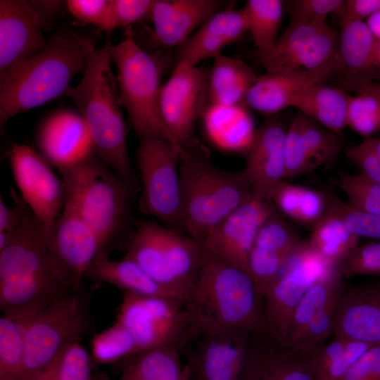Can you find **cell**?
<instances>
[{"label":"cell","mask_w":380,"mask_h":380,"mask_svg":"<svg viewBox=\"0 0 380 380\" xmlns=\"http://www.w3.org/2000/svg\"><path fill=\"white\" fill-rule=\"evenodd\" d=\"M46 44L39 18L30 1H0V82Z\"/></svg>","instance_id":"18"},{"label":"cell","mask_w":380,"mask_h":380,"mask_svg":"<svg viewBox=\"0 0 380 380\" xmlns=\"http://www.w3.org/2000/svg\"><path fill=\"white\" fill-rule=\"evenodd\" d=\"M181 156L180 151L161 136L139 138L136 151L141 185L139 208L165 227L186 234L180 194Z\"/></svg>","instance_id":"10"},{"label":"cell","mask_w":380,"mask_h":380,"mask_svg":"<svg viewBox=\"0 0 380 380\" xmlns=\"http://www.w3.org/2000/svg\"><path fill=\"white\" fill-rule=\"evenodd\" d=\"M47 241L60 277L73 291L81 290L82 281L93 262L109 254L92 229L65 206L48 231Z\"/></svg>","instance_id":"15"},{"label":"cell","mask_w":380,"mask_h":380,"mask_svg":"<svg viewBox=\"0 0 380 380\" xmlns=\"http://www.w3.org/2000/svg\"><path fill=\"white\" fill-rule=\"evenodd\" d=\"M91 357L80 342L71 345L61 356L58 380H91Z\"/></svg>","instance_id":"47"},{"label":"cell","mask_w":380,"mask_h":380,"mask_svg":"<svg viewBox=\"0 0 380 380\" xmlns=\"http://www.w3.org/2000/svg\"><path fill=\"white\" fill-rule=\"evenodd\" d=\"M89 321L81 290L66 293L24 321L25 356L18 380H30L80 342Z\"/></svg>","instance_id":"9"},{"label":"cell","mask_w":380,"mask_h":380,"mask_svg":"<svg viewBox=\"0 0 380 380\" xmlns=\"http://www.w3.org/2000/svg\"><path fill=\"white\" fill-rule=\"evenodd\" d=\"M215 0H153L148 41L155 52L177 49L212 15L227 8Z\"/></svg>","instance_id":"20"},{"label":"cell","mask_w":380,"mask_h":380,"mask_svg":"<svg viewBox=\"0 0 380 380\" xmlns=\"http://www.w3.org/2000/svg\"><path fill=\"white\" fill-rule=\"evenodd\" d=\"M371 346L360 341L348 340L342 355L319 380H342L352 366Z\"/></svg>","instance_id":"52"},{"label":"cell","mask_w":380,"mask_h":380,"mask_svg":"<svg viewBox=\"0 0 380 380\" xmlns=\"http://www.w3.org/2000/svg\"><path fill=\"white\" fill-rule=\"evenodd\" d=\"M378 64H379V67L380 68V41H379V46H378Z\"/></svg>","instance_id":"63"},{"label":"cell","mask_w":380,"mask_h":380,"mask_svg":"<svg viewBox=\"0 0 380 380\" xmlns=\"http://www.w3.org/2000/svg\"><path fill=\"white\" fill-rule=\"evenodd\" d=\"M342 380H380V345L371 346Z\"/></svg>","instance_id":"53"},{"label":"cell","mask_w":380,"mask_h":380,"mask_svg":"<svg viewBox=\"0 0 380 380\" xmlns=\"http://www.w3.org/2000/svg\"><path fill=\"white\" fill-rule=\"evenodd\" d=\"M125 258L185 300L198 275L201 246L188 234L153 221L136 220Z\"/></svg>","instance_id":"7"},{"label":"cell","mask_w":380,"mask_h":380,"mask_svg":"<svg viewBox=\"0 0 380 380\" xmlns=\"http://www.w3.org/2000/svg\"><path fill=\"white\" fill-rule=\"evenodd\" d=\"M338 35L327 20L291 22L271 49L255 52L254 60L267 72L331 74Z\"/></svg>","instance_id":"12"},{"label":"cell","mask_w":380,"mask_h":380,"mask_svg":"<svg viewBox=\"0 0 380 380\" xmlns=\"http://www.w3.org/2000/svg\"><path fill=\"white\" fill-rule=\"evenodd\" d=\"M9 161L20 196L49 231L65 201V189L51 165L35 149L13 144Z\"/></svg>","instance_id":"16"},{"label":"cell","mask_w":380,"mask_h":380,"mask_svg":"<svg viewBox=\"0 0 380 380\" xmlns=\"http://www.w3.org/2000/svg\"><path fill=\"white\" fill-rule=\"evenodd\" d=\"M348 340L334 337L327 344L318 346L305 354L316 380H319L343 353Z\"/></svg>","instance_id":"50"},{"label":"cell","mask_w":380,"mask_h":380,"mask_svg":"<svg viewBox=\"0 0 380 380\" xmlns=\"http://www.w3.org/2000/svg\"><path fill=\"white\" fill-rule=\"evenodd\" d=\"M359 94H372L380 98V82H369L357 89Z\"/></svg>","instance_id":"59"},{"label":"cell","mask_w":380,"mask_h":380,"mask_svg":"<svg viewBox=\"0 0 380 380\" xmlns=\"http://www.w3.org/2000/svg\"><path fill=\"white\" fill-rule=\"evenodd\" d=\"M348 160L357 169L358 174L380 184V158L363 141L345 151Z\"/></svg>","instance_id":"51"},{"label":"cell","mask_w":380,"mask_h":380,"mask_svg":"<svg viewBox=\"0 0 380 380\" xmlns=\"http://www.w3.org/2000/svg\"><path fill=\"white\" fill-rule=\"evenodd\" d=\"M302 134L315 167L333 162L341 150L342 144L338 135L303 114Z\"/></svg>","instance_id":"41"},{"label":"cell","mask_w":380,"mask_h":380,"mask_svg":"<svg viewBox=\"0 0 380 380\" xmlns=\"http://www.w3.org/2000/svg\"><path fill=\"white\" fill-rule=\"evenodd\" d=\"M332 267L324 263L308 243L289 260L263 298L265 333L279 345L284 347L293 312L305 293Z\"/></svg>","instance_id":"14"},{"label":"cell","mask_w":380,"mask_h":380,"mask_svg":"<svg viewBox=\"0 0 380 380\" xmlns=\"http://www.w3.org/2000/svg\"><path fill=\"white\" fill-rule=\"evenodd\" d=\"M158 53L146 51L132 37L110 46L122 106L136 134L139 138L158 135L168 141L159 113L165 58Z\"/></svg>","instance_id":"8"},{"label":"cell","mask_w":380,"mask_h":380,"mask_svg":"<svg viewBox=\"0 0 380 380\" xmlns=\"http://www.w3.org/2000/svg\"><path fill=\"white\" fill-rule=\"evenodd\" d=\"M20 218V210L18 206L13 203V207H9L0 198V232L13 233L17 227Z\"/></svg>","instance_id":"56"},{"label":"cell","mask_w":380,"mask_h":380,"mask_svg":"<svg viewBox=\"0 0 380 380\" xmlns=\"http://www.w3.org/2000/svg\"><path fill=\"white\" fill-rule=\"evenodd\" d=\"M247 32L248 22L243 8L220 11L208 18L176 49L175 65L184 63L197 66L205 60L214 59Z\"/></svg>","instance_id":"24"},{"label":"cell","mask_w":380,"mask_h":380,"mask_svg":"<svg viewBox=\"0 0 380 380\" xmlns=\"http://www.w3.org/2000/svg\"><path fill=\"white\" fill-rule=\"evenodd\" d=\"M61 356L55 360L47 367L36 374L30 380H58V367Z\"/></svg>","instance_id":"57"},{"label":"cell","mask_w":380,"mask_h":380,"mask_svg":"<svg viewBox=\"0 0 380 380\" xmlns=\"http://www.w3.org/2000/svg\"><path fill=\"white\" fill-rule=\"evenodd\" d=\"M344 1L293 0L284 1L291 22L327 20L332 13L341 12Z\"/></svg>","instance_id":"46"},{"label":"cell","mask_w":380,"mask_h":380,"mask_svg":"<svg viewBox=\"0 0 380 380\" xmlns=\"http://www.w3.org/2000/svg\"><path fill=\"white\" fill-rule=\"evenodd\" d=\"M306 243L275 207L260 227L253 246L292 257Z\"/></svg>","instance_id":"37"},{"label":"cell","mask_w":380,"mask_h":380,"mask_svg":"<svg viewBox=\"0 0 380 380\" xmlns=\"http://www.w3.org/2000/svg\"><path fill=\"white\" fill-rule=\"evenodd\" d=\"M302 126L303 114L300 112L293 119L286 135L284 179L296 177L315 167L303 142Z\"/></svg>","instance_id":"43"},{"label":"cell","mask_w":380,"mask_h":380,"mask_svg":"<svg viewBox=\"0 0 380 380\" xmlns=\"http://www.w3.org/2000/svg\"><path fill=\"white\" fill-rule=\"evenodd\" d=\"M10 194L20 214L8 246L0 252V284L31 296H53L73 291L62 280L48 246V230L22 196Z\"/></svg>","instance_id":"6"},{"label":"cell","mask_w":380,"mask_h":380,"mask_svg":"<svg viewBox=\"0 0 380 380\" xmlns=\"http://www.w3.org/2000/svg\"><path fill=\"white\" fill-rule=\"evenodd\" d=\"M258 77L241 59L222 54L214 58L213 66L208 70V108L243 104Z\"/></svg>","instance_id":"28"},{"label":"cell","mask_w":380,"mask_h":380,"mask_svg":"<svg viewBox=\"0 0 380 380\" xmlns=\"http://www.w3.org/2000/svg\"><path fill=\"white\" fill-rule=\"evenodd\" d=\"M347 126L367 138L380 131V98L369 94L349 96Z\"/></svg>","instance_id":"42"},{"label":"cell","mask_w":380,"mask_h":380,"mask_svg":"<svg viewBox=\"0 0 380 380\" xmlns=\"http://www.w3.org/2000/svg\"><path fill=\"white\" fill-rule=\"evenodd\" d=\"M363 143L380 158V136L378 137H369Z\"/></svg>","instance_id":"60"},{"label":"cell","mask_w":380,"mask_h":380,"mask_svg":"<svg viewBox=\"0 0 380 380\" xmlns=\"http://www.w3.org/2000/svg\"><path fill=\"white\" fill-rule=\"evenodd\" d=\"M153 0H110L111 29L148 20Z\"/></svg>","instance_id":"48"},{"label":"cell","mask_w":380,"mask_h":380,"mask_svg":"<svg viewBox=\"0 0 380 380\" xmlns=\"http://www.w3.org/2000/svg\"><path fill=\"white\" fill-rule=\"evenodd\" d=\"M378 46L379 41L365 22H353L341 27L331 74L348 88L357 91L371 82L366 74L379 67Z\"/></svg>","instance_id":"25"},{"label":"cell","mask_w":380,"mask_h":380,"mask_svg":"<svg viewBox=\"0 0 380 380\" xmlns=\"http://www.w3.org/2000/svg\"><path fill=\"white\" fill-rule=\"evenodd\" d=\"M284 1L280 0H248L243 9L248 22V32L256 52L272 48L281 27Z\"/></svg>","instance_id":"36"},{"label":"cell","mask_w":380,"mask_h":380,"mask_svg":"<svg viewBox=\"0 0 380 380\" xmlns=\"http://www.w3.org/2000/svg\"><path fill=\"white\" fill-rule=\"evenodd\" d=\"M253 334L242 331L210 332L187 346L186 364L195 380H239ZM186 346V347H187Z\"/></svg>","instance_id":"19"},{"label":"cell","mask_w":380,"mask_h":380,"mask_svg":"<svg viewBox=\"0 0 380 380\" xmlns=\"http://www.w3.org/2000/svg\"><path fill=\"white\" fill-rule=\"evenodd\" d=\"M267 337L257 343L252 335L239 380H316L305 354Z\"/></svg>","instance_id":"26"},{"label":"cell","mask_w":380,"mask_h":380,"mask_svg":"<svg viewBox=\"0 0 380 380\" xmlns=\"http://www.w3.org/2000/svg\"><path fill=\"white\" fill-rule=\"evenodd\" d=\"M208 108L221 119L208 109L203 113L205 130L210 139L224 151L245 153L256 132L247 107L241 104Z\"/></svg>","instance_id":"30"},{"label":"cell","mask_w":380,"mask_h":380,"mask_svg":"<svg viewBox=\"0 0 380 380\" xmlns=\"http://www.w3.org/2000/svg\"><path fill=\"white\" fill-rule=\"evenodd\" d=\"M329 77L324 72H267L258 77L243 104L269 117L293 107L297 97L310 87Z\"/></svg>","instance_id":"27"},{"label":"cell","mask_w":380,"mask_h":380,"mask_svg":"<svg viewBox=\"0 0 380 380\" xmlns=\"http://www.w3.org/2000/svg\"><path fill=\"white\" fill-rule=\"evenodd\" d=\"M365 23L374 37L380 41V9L369 16Z\"/></svg>","instance_id":"58"},{"label":"cell","mask_w":380,"mask_h":380,"mask_svg":"<svg viewBox=\"0 0 380 380\" xmlns=\"http://www.w3.org/2000/svg\"><path fill=\"white\" fill-rule=\"evenodd\" d=\"M36 11L42 28L48 29L61 10L65 4L63 1H30Z\"/></svg>","instance_id":"55"},{"label":"cell","mask_w":380,"mask_h":380,"mask_svg":"<svg viewBox=\"0 0 380 380\" xmlns=\"http://www.w3.org/2000/svg\"><path fill=\"white\" fill-rule=\"evenodd\" d=\"M0 380H16V379L13 377H6V378L0 379Z\"/></svg>","instance_id":"64"},{"label":"cell","mask_w":380,"mask_h":380,"mask_svg":"<svg viewBox=\"0 0 380 380\" xmlns=\"http://www.w3.org/2000/svg\"><path fill=\"white\" fill-rule=\"evenodd\" d=\"M95 51L91 37L66 27L54 32L41 51L0 82L1 132L11 118L65 94Z\"/></svg>","instance_id":"4"},{"label":"cell","mask_w":380,"mask_h":380,"mask_svg":"<svg viewBox=\"0 0 380 380\" xmlns=\"http://www.w3.org/2000/svg\"><path fill=\"white\" fill-rule=\"evenodd\" d=\"M359 239L339 217L326 213L313 227L307 243L324 263L335 267L358 246Z\"/></svg>","instance_id":"35"},{"label":"cell","mask_w":380,"mask_h":380,"mask_svg":"<svg viewBox=\"0 0 380 380\" xmlns=\"http://www.w3.org/2000/svg\"><path fill=\"white\" fill-rule=\"evenodd\" d=\"M180 351L170 346L139 351L128 357L120 380H180L184 367Z\"/></svg>","instance_id":"34"},{"label":"cell","mask_w":380,"mask_h":380,"mask_svg":"<svg viewBox=\"0 0 380 380\" xmlns=\"http://www.w3.org/2000/svg\"><path fill=\"white\" fill-rule=\"evenodd\" d=\"M274 208L270 198L253 193L206 234L202 248L248 273V258L258 233Z\"/></svg>","instance_id":"17"},{"label":"cell","mask_w":380,"mask_h":380,"mask_svg":"<svg viewBox=\"0 0 380 380\" xmlns=\"http://www.w3.org/2000/svg\"><path fill=\"white\" fill-rule=\"evenodd\" d=\"M70 208L97 234L110 251L127 248L136 220L132 210L141 189L120 178L91 151L58 170Z\"/></svg>","instance_id":"2"},{"label":"cell","mask_w":380,"mask_h":380,"mask_svg":"<svg viewBox=\"0 0 380 380\" xmlns=\"http://www.w3.org/2000/svg\"><path fill=\"white\" fill-rule=\"evenodd\" d=\"M91 380H110L108 376L106 374H97V375H92Z\"/></svg>","instance_id":"62"},{"label":"cell","mask_w":380,"mask_h":380,"mask_svg":"<svg viewBox=\"0 0 380 380\" xmlns=\"http://www.w3.org/2000/svg\"><path fill=\"white\" fill-rule=\"evenodd\" d=\"M343 279L338 267L336 266L310 287L293 312L285 348L293 349L315 316L332 300L339 298L343 289Z\"/></svg>","instance_id":"32"},{"label":"cell","mask_w":380,"mask_h":380,"mask_svg":"<svg viewBox=\"0 0 380 380\" xmlns=\"http://www.w3.org/2000/svg\"><path fill=\"white\" fill-rule=\"evenodd\" d=\"M180 380H195L193 377L191 371L187 365L184 367L182 375Z\"/></svg>","instance_id":"61"},{"label":"cell","mask_w":380,"mask_h":380,"mask_svg":"<svg viewBox=\"0 0 380 380\" xmlns=\"http://www.w3.org/2000/svg\"><path fill=\"white\" fill-rule=\"evenodd\" d=\"M37 151L58 170L93 151L85 123L78 111L60 109L40 124L36 137Z\"/></svg>","instance_id":"21"},{"label":"cell","mask_w":380,"mask_h":380,"mask_svg":"<svg viewBox=\"0 0 380 380\" xmlns=\"http://www.w3.org/2000/svg\"><path fill=\"white\" fill-rule=\"evenodd\" d=\"M85 277L110 284L123 293L185 301L182 296L155 281L134 261L125 258L121 260H110L108 256L101 257L90 266Z\"/></svg>","instance_id":"29"},{"label":"cell","mask_w":380,"mask_h":380,"mask_svg":"<svg viewBox=\"0 0 380 380\" xmlns=\"http://www.w3.org/2000/svg\"><path fill=\"white\" fill-rule=\"evenodd\" d=\"M116 322L132 336L138 352L163 346L181 350L193 341L185 301L177 298L123 293Z\"/></svg>","instance_id":"11"},{"label":"cell","mask_w":380,"mask_h":380,"mask_svg":"<svg viewBox=\"0 0 380 380\" xmlns=\"http://www.w3.org/2000/svg\"><path fill=\"white\" fill-rule=\"evenodd\" d=\"M262 300L247 272L203 251L185 300L193 341L210 332H265Z\"/></svg>","instance_id":"1"},{"label":"cell","mask_w":380,"mask_h":380,"mask_svg":"<svg viewBox=\"0 0 380 380\" xmlns=\"http://www.w3.org/2000/svg\"><path fill=\"white\" fill-rule=\"evenodd\" d=\"M332 333L348 341L380 345V279L343 289Z\"/></svg>","instance_id":"22"},{"label":"cell","mask_w":380,"mask_h":380,"mask_svg":"<svg viewBox=\"0 0 380 380\" xmlns=\"http://www.w3.org/2000/svg\"><path fill=\"white\" fill-rule=\"evenodd\" d=\"M137 353L138 350L132 336L117 322L94 336L91 341L93 359L99 363L114 362Z\"/></svg>","instance_id":"40"},{"label":"cell","mask_w":380,"mask_h":380,"mask_svg":"<svg viewBox=\"0 0 380 380\" xmlns=\"http://www.w3.org/2000/svg\"><path fill=\"white\" fill-rule=\"evenodd\" d=\"M343 278L380 274V241L357 246L338 265Z\"/></svg>","instance_id":"45"},{"label":"cell","mask_w":380,"mask_h":380,"mask_svg":"<svg viewBox=\"0 0 380 380\" xmlns=\"http://www.w3.org/2000/svg\"><path fill=\"white\" fill-rule=\"evenodd\" d=\"M288 127L280 117L274 115L256 130L245 153L243 169L253 185V193L269 198L272 189L284 180Z\"/></svg>","instance_id":"23"},{"label":"cell","mask_w":380,"mask_h":380,"mask_svg":"<svg viewBox=\"0 0 380 380\" xmlns=\"http://www.w3.org/2000/svg\"><path fill=\"white\" fill-rule=\"evenodd\" d=\"M326 213L339 217L354 235L380 240V215L368 213L341 199L329 189H325Z\"/></svg>","instance_id":"39"},{"label":"cell","mask_w":380,"mask_h":380,"mask_svg":"<svg viewBox=\"0 0 380 380\" xmlns=\"http://www.w3.org/2000/svg\"><path fill=\"white\" fill-rule=\"evenodd\" d=\"M338 183L348 202L359 209L380 215V184L362 175L338 172Z\"/></svg>","instance_id":"44"},{"label":"cell","mask_w":380,"mask_h":380,"mask_svg":"<svg viewBox=\"0 0 380 380\" xmlns=\"http://www.w3.org/2000/svg\"><path fill=\"white\" fill-rule=\"evenodd\" d=\"M179 171L186 232L200 245L213 228L253 194L244 170L217 167L199 141L181 156Z\"/></svg>","instance_id":"5"},{"label":"cell","mask_w":380,"mask_h":380,"mask_svg":"<svg viewBox=\"0 0 380 380\" xmlns=\"http://www.w3.org/2000/svg\"><path fill=\"white\" fill-rule=\"evenodd\" d=\"M65 4L78 23L94 25L107 32L110 0H68Z\"/></svg>","instance_id":"49"},{"label":"cell","mask_w":380,"mask_h":380,"mask_svg":"<svg viewBox=\"0 0 380 380\" xmlns=\"http://www.w3.org/2000/svg\"><path fill=\"white\" fill-rule=\"evenodd\" d=\"M349 96L341 89L316 84L301 93L293 107L340 136L347 126Z\"/></svg>","instance_id":"31"},{"label":"cell","mask_w":380,"mask_h":380,"mask_svg":"<svg viewBox=\"0 0 380 380\" xmlns=\"http://www.w3.org/2000/svg\"><path fill=\"white\" fill-rule=\"evenodd\" d=\"M111 45L108 36L102 48L91 55L80 82L68 87L65 95L75 103L96 156L122 180L141 189L127 151L123 107L111 66Z\"/></svg>","instance_id":"3"},{"label":"cell","mask_w":380,"mask_h":380,"mask_svg":"<svg viewBox=\"0 0 380 380\" xmlns=\"http://www.w3.org/2000/svg\"><path fill=\"white\" fill-rule=\"evenodd\" d=\"M380 9V0L344 1L340 15L341 26L353 22H363Z\"/></svg>","instance_id":"54"},{"label":"cell","mask_w":380,"mask_h":380,"mask_svg":"<svg viewBox=\"0 0 380 380\" xmlns=\"http://www.w3.org/2000/svg\"><path fill=\"white\" fill-rule=\"evenodd\" d=\"M208 75L203 68L177 63L160 89V120L168 141L182 155L198 141L194 132L208 106Z\"/></svg>","instance_id":"13"},{"label":"cell","mask_w":380,"mask_h":380,"mask_svg":"<svg viewBox=\"0 0 380 380\" xmlns=\"http://www.w3.org/2000/svg\"><path fill=\"white\" fill-rule=\"evenodd\" d=\"M282 214L303 224L314 227L325 215L324 191L281 181L268 196Z\"/></svg>","instance_id":"33"},{"label":"cell","mask_w":380,"mask_h":380,"mask_svg":"<svg viewBox=\"0 0 380 380\" xmlns=\"http://www.w3.org/2000/svg\"><path fill=\"white\" fill-rule=\"evenodd\" d=\"M24 356V321L3 315L0 317V379L18 380Z\"/></svg>","instance_id":"38"}]
</instances>
